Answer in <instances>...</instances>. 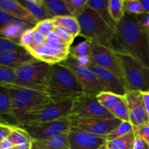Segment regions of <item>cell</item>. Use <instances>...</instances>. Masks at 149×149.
<instances>
[{
    "mask_svg": "<svg viewBox=\"0 0 149 149\" xmlns=\"http://www.w3.org/2000/svg\"><path fill=\"white\" fill-rule=\"evenodd\" d=\"M71 119L72 128L103 138L111 133L122 122L116 117H71Z\"/></svg>",
    "mask_w": 149,
    "mask_h": 149,
    "instance_id": "10",
    "label": "cell"
},
{
    "mask_svg": "<svg viewBox=\"0 0 149 149\" xmlns=\"http://www.w3.org/2000/svg\"><path fill=\"white\" fill-rule=\"evenodd\" d=\"M77 20L80 27L79 36L90 42L113 49L116 32L94 10L87 7Z\"/></svg>",
    "mask_w": 149,
    "mask_h": 149,
    "instance_id": "4",
    "label": "cell"
},
{
    "mask_svg": "<svg viewBox=\"0 0 149 149\" xmlns=\"http://www.w3.org/2000/svg\"><path fill=\"white\" fill-rule=\"evenodd\" d=\"M45 7L53 17L71 15L64 0H43Z\"/></svg>",
    "mask_w": 149,
    "mask_h": 149,
    "instance_id": "26",
    "label": "cell"
},
{
    "mask_svg": "<svg viewBox=\"0 0 149 149\" xmlns=\"http://www.w3.org/2000/svg\"><path fill=\"white\" fill-rule=\"evenodd\" d=\"M132 131H133V127L131 125L130 122H122L116 129L113 130L111 133L106 135L105 138L107 142H109V141H113V140L117 139L123 135H127Z\"/></svg>",
    "mask_w": 149,
    "mask_h": 149,
    "instance_id": "34",
    "label": "cell"
},
{
    "mask_svg": "<svg viewBox=\"0 0 149 149\" xmlns=\"http://www.w3.org/2000/svg\"><path fill=\"white\" fill-rule=\"evenodd\" d=\"M45 43L49 44V45H57V46H63V47H71L68 45L66 42H64L56 33L55 31L50 32L46 36V42Z\"/></svg>",
    "mask_w": 149,
    "mask_h": 149,
    "instance_id": "39",
    "label": "cell"
},
{
    "mask_svg": "<svg viewBox=\"0 0 149 149\" xmlns=\"http://www.w3.org/2000/svg\"><path fill=\"white\" fill-rule=\"evenodd\" d=\"M10 137L13 140L14 147L25 143H32L33 141L32 138H31L26 130L19 126H15V125H13V131H12Z\"/></svg>",
    "mask_w": 149,
    "mask_h": 149,
    "instance_id": "29",
    "label": "cell"
},
{
    "mask_svg": "<svg viewBox=\"0 0 149 149\" xmlns=\"http://www.w3.org/2000/svg\"><path fill=\"white\" fill-rule=\"evenodd\" d=\"M141 1L146 13H149V0H142Z\"/></svg>",
    "mask_w": 149,
    "mask_h": 149,
    "instance_id": "49",
    "label": "cell"
},
{
    "mask_svg": "<svg viewBox=\"0 0 149 149\" xmlns=\"http://www.w3.org/2000/svg\"><path fill=\"white\" fill-rule=\"evenodd\" d=\"M13 127V125L5 122H0V143L11 135Z\"/></svg>",
    "mask_w": 149,
    "mask_h": 149,
    "instance_id": "43",
    "label": "cell"
},
{
    "mask_svg": "<svg viewBox=\"0 0 149 149\" xmlns=\"http://www.w3.org/2000/svg\"><path fill=\"white\" fill-rule=\"evenodd\" d=\"M55 26L56 25L53 19H48V20L38 22L36 26H33V29L36 31H39L45 36H47L49 33L55 31Z\"/></svg>",
    "mask_w": 149,
    "mask_h": 149,
    "instance_id": "36",
    "label": "cell"
},
{
    "mask_svg": "<svg viewBox=\"0 0 149 149\" xmlns=\"http://www.w3.org/2000/svg\"><path fill=\"white\" fill-rule=\"evenodd\" d=\"M33 31H34L33 27L26 29L22 33L21 36L19 39L18 42H17L19 45L21 46L22 47L25 48V49H26L28 47L30 46L32 43V40H33Z\"/></svg>",
    "mask_w": 149,
    "mask_h": 149,
    "instance_id": "38",
    "label": "cell"
},
{
    "mask_svg": "<svg viewBox=\"0 0 149 149\" xmlns=\"http://www.w3.org/2000/svg\"><path fill=\"white\" fill-rule=\"evenodd\" d=\"M141 94L144 108H145V110L149 118V91L141 92Z\"/></svg>",
    "mask_w": 149,
    "mask_h": 149,
    "instance_id": "47",
    "label": "cell"
},
{
    "mask_svg": "<svg viewBox=\"0 0 149 149\" xmlns=\"http://www.w3.org/2000/svg\"><path fill=\"white\" fill-rule=\"evenodd\" d=\"M64 1L71 15L78 18L87 7L88 0H64Z\"/></svg>",
    "mask_w": 149,
    "mask_h": 149,
    "instance_id": "30",
    "label": "cell"
},
{
    "mask_svg": "<svg viewBox=\"0 0 149 149\" xmlns=\"http://www.w3.org/2000/svg\"><path fill=\"white\" fill-rule=\"evenodd\" d=\"M70 116L72 118L114 117L103 107L95 95L82 94L72 101Z\"/></svg>",
    "mask_w": 149,
    "mask_h": 149,
    "instance_id": "11",
    "label": "cell"
},
{
    "mask_svg": "<svg viewBox=\"0 0 149 149\" xmlns=\"http://www.w3.org/2000/svg\"><path fill=\"white\" fill-rule=\"evenodd\" d=\"M90 61L95 65L108 70L114 74L125 86L122 65L114 51L100 44L90 42Z\"/></svg>",
    "mask_w": 149,
    "mask_h": 149,
    "instance_id": "9",
    "label": "cell"
},
{
    "mask_svg": "<svg viewBox=\"0 0 149 149\" xmlns=\"http://www.w3.org/2000/svg\"><path fill=\"white\" fill-rule=\"evenodd\" d=\"M23 49H25V48L20 46L17 42L5 39L0 36V53L10 52V51L20 50Z\"/></svg>",
    "mask_w": 149,
    "mask_h": 149,
    "instance_id": "37",
    "label": "cell"
},
{
    "mask_svg": "<svg viewBox=\"0 0 149 149\" xmlns=\"http://www.w3.org/2000/svg\"><path fill=\"white\" fill-rule=\"evenodd\" d=\"M15 20V18L13 17L11 15L0 10V29L4 28V26H7L11 22L14 21Z\"/></svg>",
    "mask_w": 149,
    "mask_h": 149,
    "instance_id": "44",
    "label": "cell"
},
{
    "mask_svg": "<svg viewBox=\"0 0 149 149\" xmlns=\"http://www.w3.org/2000/svg\"><path fill=\"white\" fill-rule=\"evenodd\" d=\"M52 19L56 26H61L68 30L74 38L79 36L80 27L77 17L71 15H65L56 16Z\"/></svg>",
    "mask_w": 149,
    "mask_h": 149,
    "instance_id": "24",
    "label": "cell"
},
{
    "mask_svg": "<svg viewBox=\"0 0 149 149\" xmlns=\"http://www.w3.org/2000/svg\"><path fill=\"white\" fill-rule=\"evenodd\" d=\"M73 100L63 103H49L42 105L25 113L17 126L42 123L69 116Z\"/></svg>",
    "mask_w": 149,
    "mask_h": 149,
    "instance_id": "7",
    "label": "cell"
},
{
    "mask_svg": "<svg viewBox=\"0 0 149 149\" xmlns=\"http://www.w3.org/2000/svg\"><path fill=\"white\" fill-rule=\"evenodd\" d=\"M13 147L14 145L10 135L0 143V149H11Z\"/></svg>",
    "mask_w": 149,
    "mask_h": 149,
    "instance_id": "48",
    "label": "cell"
},
{
    "mask_svg": "<svg viewBox=\"0 0 149 149\" xmlns=\"http://www.w3.org/2000/svg\"><path fill=\"white\" fill-rule=\"evenodd\" d=\"M112 50L125 53L149 68V32L141 26L138 16L125 13L116 23Z\"/></svg>",
    "mask_w": 149,
    "mask_h": 149,
    "instance_id": "1",
    "label": "cell"
},
{
    "mask_svg": "<svg viewBox=\"0 0 149 149\" xmlns=\"http://www.w3.org/2000/svg\"><path fill=\"white\" fill-rule=\"evenodd\" d=\"M109 111L114 117L120 119L122 122H130L129 110H128L127 105L125 102L124 96L122 100L119 102L114 107L110 109Z\"/></svg>",
    "mask_w": 149,
    "mask_h": 149,
    "instance_id": "31",
    "label": "cell"
},
{
    "mask_svg": "<svg viewBox=\"0 0 149 149\" xmlns=\"http://www.w3.org/2000/svg\"><path fill=\"white\" fill-rule=\"evenodd\" d=\"M90 43L85 40L69 49V55L77 59L80 63L86 65L90 62Z\"/></svg>",
    "mask_w": 149,
    "mask_h": 149,
    "instance_id": "23",
    "label": "cell"
},
{
    "mask_svg": "<svg viewBox=\"0 0 149 149\" xmlns=\"http://www.w3.org/2000/svg\"><path fill=\"white\" fill-rule=\"evenodd\" d=\"M135 141V135L133 130L117 139L107 142L106 145L111 149H133Z\"/></svg>",
    "mask_w": 149,
    "mask_h": 149,
    "instance_id": "25",
    "label": "cell"
},
{
    "mask_svg": "<svg viewBox=\"0 0 149 149\" xmlns=\"http://www.w3.org/2000/svg\"><path fill=\"white\" fill-rule=\"evenodd\" d=\"M133 149H149V146L143 140L141 139L139 136L135 135V141Z\"/></svg>",
    "mask_w": 149,
    "mask_h": 149,
    "instance_id": "46",
    "label": "cell"
},
{
    "mask_svg": "<svg viewBox=\"0 0 149 149\" xmlns=\"http://www.w3.org/2000/svg\"><path fill=\"white\" fill-rule=\"evenodd\" d=\"M16 76L13 68L0 65V86H14Z\"/></svg>",
    "mask_w": 149,
    "mask_h": 149,
    "instance_id": "32",
    "label": "cell"
},
{
    "mask_svg": "<svg viewBox=\"0 0 149 149\" xmlns=\"http://www.w3.org/2000/svg\"><path fill=\"white\" fill-rule=\"evenodd\" d=\"M0 116H7L13 119L10 96L5 89L1 87H0Z\"/></svg>",
    "mask_w": 149,
    "mask_h": 149,
    "instance_id": "33",
    "label": "cell"
},
{
    "mask_svg": "<svg viewBox=\"0 0 149 149\" xmlns=\"http://www.w3.org/2000/svg\"><path fill=\"white\" fill-rule=\"evenodd\" d=\"M87 7L94 10L113 31H116V23L112 20L108 7V0H88Z\"/></svg>",
    "mask_w": 149,
    "mask_h": 149,
    "instance_id": "22",
    "label": "cell"
},
{
    "mask_svg": "<svg viewBox=\"0 0 149 149\" xmlns=\"http://www.w3.org/2000/svg\"><path fill=\"white\" fill-rule=\"evenodd\" d=\"M61 64L71 69L75 74L84 88V94L96 96L98 93L106 91L95 74L73 57L68 55L66 60Z\"/></svg>",
    "mask_w": 149,
    "mask_h": 149,
    "instance_id": "12",
    "label": "cell"
},
{
    "mask_svg": "<svg viewBox=\"0 0 149 149\" xmlns=\"http://www.w3.org/2000/svg\"><path fill=\"white\" fill-rule=\"evenodd\" d=\"M51 68V65L36 59L13 68L16 76L14 86L46 93Z\"/></svg>",
    "mask_w": 149,
    "mask_h": 149,
    "instance_id": "5",
    "label": "cell"
},
{
    "mask_svg": "<svg viewBox=\"0 0 149 149\" xmlns=\"http://www.w3.org/2000/svg\"><path fill=\"white\" fill-rule=\"evenodd\" d=\"M106 144H104V145H103L101 147H100V148H99L98 149H111V148H109L107 147V145H106Z\"/></svg>",
    "mask_w": 149,
    "mask_h": 149,
    "instance_id": "50",
    "label": "cell"
},
{
    "mask_svg": "<svg viewBox=\"0 0 149 149\" xmlns=\"http://www.w3.org/2000/svg\"><path fill=\"white\" fill-rule=\"evenodd\" d=\"M67 138L69 149H98L107 143L103 137L96 136L72 127Z\"/></svg>",
    "mask_w": 149,
    "mask_h": 149,
    "instance_id": "15",
    "label": "cell"
},
{
    "mask_svg": "<svg viewBox=\"0 0 149 149\" xmlns=\"http://www.w3.org/2000/svg\"><path fill=\"white\" fill-rule=\"evenodd\" d=\"M0 10L7 13L14 18L22 20L35 26L38 23L31 13L18 1L0 0Z\"/></svg>",
    "mask_w": 149,
    "mask_h": 149,
    "instance_id": "17",
    "label": "cell"
},
{
    "mask_svg": "<svg viewBox=\"0 0 149 149\" xmlns=\"http://www.w3.org/2000/svg\"><path fill=\"white\" fill-rule=\"evenodd\" d=\"M137 16L143 28L149 32V13H146Z\"/></svg>",
    "mask_w": 149,
    "mask_h": 149,
    "instance_id": "45",
    "label": "cell"
},
{
    "mask_svg": "<svg viewBox=\"0 0 149 149\" xmlns=\"http://www.w3.org/2000/svg\"><path fill=\"white\" fill-rule=\"evenodd\" d=\"M135 135L143 140L149 146V122L138 128L133 129Z\"/></svg>",
    "mask_w": 149,
    "mask_h": 149,
    "instance_id": "41",
    "label": "cell"
},
{
    "mask_svg": "<svg viewBox=\"0 0 149 149\" xmlns=\"http://www.w3.org/2000/svg\"><path fill=\"white\" fill-rule=\"evenodd\" d=\"M33 30H34V31H33L32 43L28 47H33L40 46V45H44L46 42V36L42 34L39 31L35 30L34 29H33Z\"/></svg>",
    "mask_w": 149,
    "mask_h": 149,
    "instance_id": "42",
    "label": "cell"
},
{
    "mask_svg": "<svg viewBox=\"0 0 149 149\" xmlns=\"http://www.w3.org/2000/svg\"><path fill=\"white\" fill-rule=\"evenodd\" d=\"M68 133L49 139L32 141V149H69Z\"/></svg>",
    "mask_w": 149,
    "mask_h": 149,
    "instance_id": "20",
    "label": "cell"
},
{
    "mask_svg": "<svg viewBox=\"0 0 149 149\" xmlns=\"http://www.w3.org/2000/svg\"><path fill=\"white\" fill-rule=\"evenodd\" d=\"M86 66L95 74L106 91L111 92L121 96H124L126 94L127 91L126 87L123 83L111 72L95 65L90 61L86 65Z\"/></svg>",
    "mask_w": 149,
    "mask_h": 149,
    "instance_id": "16",
    "label": "cell"
},
{
    "mask_svg": "<svg viewBox=\"0 0 149 149\" xmlns=\"http://www.w3.org/2000/svg\"><path fill=\"white\" fill-rule=\"evenodd\" d=\"M124 98L127 105L130 122L133 129L148 123L149 118L144 108L141 92L127 91Z\"/></svg>",
    "mask_w": 149,
    "mask_h": 149,
    "instance_id": "14",
    "label": "cell"
},
{
    "mask_svg": "<svg viewBox=\"0 0 149 149\" xmlns=\"http://www.w3.org/2000/svg\"><path fill=\"white\" fill-rule=\"evenodd\" d=\"M55 31L64 42H66L68 45L71 46V45L74 42V37L68 30H66L64 28L61 27V26H55Z\"/></svg>",
    "mask_w": 149,
    "mask_h": 149,
    "instance_id": "40",
    "label": "cell"
},
{
    "mask_svg": "<svg viewBox=\"0 0 149 149\" xmlns=\"http://www.w3.org/2000/svg\"><path fill=\"white\" fill-rule=\"evenodd\" d=\"M46 93L53 103H63L77 98L84 90L71 69L58 63L52 65Z\"/></svg>",
    "mask_w": 149,
    "mask_h": 149,
    "instance_id": "2",
    "label": "cell"
},
{
    "mask_svg": "<svg viewBox=\"0 0 149 149\" xmlns=\"http://www.w3.org/2000/svg\"><path fill=\"white\" fill-rule=\"evenodd\" d=\"M11 149H18V148H17L16 147H13V148H12Z\"/></svg>",
    "mask_w": 149,
    "mask_h": 149,
    "instance_id": "51",
    "label": "cell"
},
{
    "mask_svg": "<svg viewBox=\"0 0 149 149\" xmlns=\"http://www.w3.org/2000/svg\"><path fill=\"white\" fill-rule=\"evenodd\" d=\"M108 7L112 20L118 23L125 16L123 0H108Z\"/></svg>",
    "mask_w": 149,
    "mask_h": 149,
    "instance_id": "28",
    "label": "cell"
},
{
    "mask_svg": "<svg viewBox=\"0 0 149 149\" xmlns=\"http://www.w3.org/2000/svg\"><path fill=\"white\" fill-rule=\"evenodd\" d=\"M71 119L69 116L49 122L19 127L26 130L33 141H41L68 133L71 128Z\"/></svg>",
    "mask_w": 149,
    "mask_h": 149,
    "instance_id": "8",
    "label": "cell"
},
{
    "mask_svg": "<svg viewBox=\"0 0 149 149\" xmlns=\"http://www.w3.org/2000/svg\"><path fill=\"white\" fill-rule=\"evenodd\" d=\"M96 97H97L99 103L103 107H105L109 111L122 100V99L123 98V96L111 93V92L103 91L98 93L96 95Z\"/></svg>",
    "mask_w": 149,
    "mask_h": 149,
    "instance_id": "27",
    "label": "cell"
},
{
    "mask_svg": "<svg viewBox=\"0 0 149 149\" xmlns=\"http://www.w3.org/2000/svg\"><path fill=\"white\" fill-rule=\"evenodd\" d=\"M6 90L11 100L12 116L15 126L18 125L22 116L32 109L42 105L53 103L45 92L17 86H0Z\"/></svg>",
    "mask_w": 149,
    "mask_h": 149,
    "instance_id": "3",
    "label": "cell"
},
{
    "mask_svg": "<svg viewBox=\"0 0 149 149\" xmlns=\"http://www.w3.org/2000/svg\"><path fill=\"white\" fill-rule=\"evenodd\" d=\"M34 60L36 59L26 49L0 53V65L13 68Z\"/></svg>",
    "mask_w": 149,
    "mask_h": 149,
    "instance_id": "18",
    "label": "cell"
},
{
    "mask_svg": "<svg viewBox=\"0 0 149 149\" xmlns=\"http://www.w3.org/2000/svg\"><path fill=\"white\" fill-rule=\"evenodd\" d=\"M70 47L45 43L40 46L28 47L26 49L35 59L52 65L66 60L69 55Z\"/></svg>",
    "mask_w": 149,
    "mask_h": 149,
    "instance_id": "13",
    "label": "cell"
},
{
    "mask_svg": "<svg viewBox=\"0 0 149 149\" xmlns=\"http://www.w3.org/2000/svg\"><path fill=\"white\" fill-rule=\"evenodd\" d=\"M31 28L30 24L22 20L15 19L14 21L7 24L4 28L0 29V36L5 39L15 42L16 39L19 41L22 33L26 29Z\"/></svg>",
    "mask_w": 149,
    "mask_h": 149,
    "instance_id": "21",
    "label": "cell"
},
{
    "mask_svg": "<svg viewBox=\"0 0 149 149\" xmlns=\"http://www.w3.org/2000/svg\"><path fill=\"white\" fill-rule=\"evenodd\" d=\"M18 2L31 13L37 22L54 17L45 7L43 0H20Z\"/></svg>",
    "mask_w": 149,
    "mask_h": 149,
    "instance_id": "19",
    "label": "cell"
},
{
    "mask_svg": "<svg viewBox=\"0 0 149 149\" xmlns=\"http://www.w3.org/2000/svg\"><path fill=\"white\" fill-rule=\"evenodd\" d=\"M124 10L126 14L139 15L146 13L140 0H125L124 1Z\"/></svg>",
    "mask_w": 149,
    "mask_h": 149,
    "instance_id": "35",
    "label": "cell"
},
{
    "mask_svg": "<svg viewBox=\"0 0 149 149\" xmlns=\"http://www.w3.org/2000/svg\"><path fill=\"white\" fill-rule=\"evenodd\" d=\"M122 65L125 86L127 91H149V68L130 55L116 52Z\"/></svg>",
    "mask_w": 149,
    "mask_h": 149,
    "instance_id": "6",
    "label": "cell"
}]
</instances>
